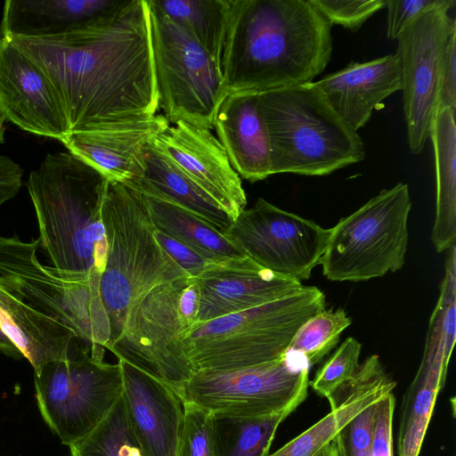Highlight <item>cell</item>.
<instances>
[{"instance_id":"1","label":"cell","mask_w":456,"mask_h":456,"mask_svg":"<svg viewBox=\"0 0 456 456\" xmlns=\"http://www.w3.org/2000/svg\"><path fill=\"white\" fill-rule=\"evenodd\" d=\"M52 82L69 133L159 110L148 0L53 37L11 39Z\"/></svg>"},{"instance_id":"2","label":"cell","mask_w":456,"mask_h":456,"mask_svg":"<svg viewBox=\"0 0 456 456\" xmlns=\"http://www.w3.org/2000/svg\"><path fill=\"white\" fill-rule=\"evenodd\" d=\"M39 239L0 236V328L37 373L81 345L103 360L110 331L98 280H78L42 264Z\"/></svg>"},{"instance_id":"3","label":"cell","mask_w":456,"mask_h":456,"mask_svg":"<svg viewBox=\"0 0 456 456\" xmlns=\"http://www.w3.org/2000/svg\"><path fill=\"white\" fill-rule=\"evenodd\" d=\"M331 28L309 0H233L221 61L226 95L313 82L330 61Z\"/></svg>"},{"instance_id":"4","label":"cell","mask_w":456,"mask_h":456,"mask_svg":"<svg viewBox=\"0 0 456 456\" xmlns=\"http://www.w3.org/2000/svg\"><path fill=\"white\" fill-rule=\"evenodd\" d=\"M108 179L69 151L47 154L27 181L39 246L52 266L79 280H98L108 240L102 208Z\"/></svg>"},{"instance_id":"5","label":"cell","mask_w":456,"mask_h":456,"mask_svg":"<svg viewBox=\"0 0 456 456\" xmlns=\"http://www.w3.org/2000/svg\"><path fill=\"white\" fill-rule=\"evenodd\" d=\"M102 216L108 255L98 293L110 324L109 350L122 334L129 313L148 291L189 275L156 240L145 199L138 190L108 180Z\"/></svg>"},{"instance_id":"6","label":"cell","mask_w":456,"mask_h":456,"mask_svg":"<svg viewBox=\"0 0 456 456\" xmlns=\"http://www.w3.org/2000/svg\"><path fill=\"white\" fill-rule=\"evenodd\" d=\"M271 148V173L330 175L365 158L363 141L313 82L259 93Z\"/></svg>"},{"instance_id":"7","label":"cell","mask_w":456,"mask_h":456,"mask_svg":"<svg viewBox=\"0 0 456 456\" xmlns=\"http://www.w3.org/2000/svg\"><path fill=\"white\" fill-rule=\"evenodd\" d=\"M326 309L324 293L303 288L275 301L195 323L181 341L198 370H229L282 358L297 330Z\"/></svg>"},{"instance_id":"8","label":"cell","mask_w":456,"mask_h":456,"mask_svg":"<svg viewBox=\"0 0 456 456\" xmlns=\"http://www.w3.org/2000/svg\"><path fill=\"white\" fill-rule=\"evenodd\" d=\"M199 297L190 276L154 287L134 306L109 350L170 386L181 399L196 372L181 341L196 322Z\"/></svg>"},{"instance_id":"9","label":"cell","mask_w":456,"mask_h":456,"mask_svg":"<svg viewBox=\"0 0 456 456\" xmlns=\"http://www.w3.org/2000/svg\"><path fill=\"white\" fill-rule=\"evenodd\" d=\"M411 209L409 185L384 189L330 229L320 264L332 281H363L405 263Z\"/></svg>"},{"instance_id":"10","label":"cell","mask_w":456,"mask_h":456,"mask_svg":"<svg viewBox=\"0 0 456 456\" xmlns=\"http://www.w3.org/2000/svg\"><path fill=\"white\" fill-rule=\"evenodd\" d=\"M148 4L159 110L170 124L213 129L226 97L221 66L152 0Z\"/></svg>"},{"instance_id":"11","label":"cell","mask_w":456,"mask_h":456,"mask_svg":"<svg viewBox=\"0 0 456 456\" xmlns=\"http://www.w3.org/2000/svg\"><path fill=\"white\" fill-rule=\"evenodd\" d=\"M122 388L119 363L95 358L89 345L77 346L66 359L49 362L35 373L41 416L68 446L94 428Z\"/></svg>"},{"instance_id":"12","label":"cell","mask_w":456,"mask_h":456,"mask_svg":"<svg viewBox=\"0 0 456 456\" xmlns=\"http://www.w3.org/2000/svg\"><path fill=\"white\" fill-rule=\"evenodd\" d=\"M309 365L291 351L268 363L229 370H198L185 385L181 400L214 414L257 418L289 407L307 397Z\"/></svg>"},{"instance_id":"13","label":"cell","mask_w":456,"mask_h":456,"mask_svg":"<svg viewBox=\"0 0 456 456\" xmlns=\"http://www.w3.org/2000/svg\"><path fill=\"white\" fill-rule=\"evenodd\" d=\"M455 4L454 0H444L419 17L396 39L407 141L413 154L423 151L438 108L443 58L450 37L456 31V20L449 15Z\"/></svg>"},{"instance_id":"14","label":"cell","mask_w":456,"mask_h":456,"mask_svg":"<svg viewBox=\"0 0 456 456\" xmlns=\"http://www.w3.org/2000/svg\"><path fill=\"white\" fill-rule=\"evenodd\" d=\"M224 232L259 265L302 281L320 264L330 229L258 198Z\"/></svg>"},{"instance_id":"15","label":"cell","mask_w":456,"mask_h":456,"mask_svg":"<svg viewBox=\"0 0 456 456\" xmlns=\"http://www.w3.org/2000/svg\"><path fill=\"white\" fill-rule=\"evenodd\" d=\"M0 108L21 130L61 141L69 134L61 102L46 74L13 42L0 38Z\"/></svg>"},{"instance_id":"16","label":"cell","mask_w":456,"mask_h":456,"mask_svg":"<svg viewBox=\"0 0 456 456\" xmlns=\"http://www.w3.org/2000/svg\"><path fill=\"white\" fill-rule=\"evenodd\" d=\"M169 126L156 114L87 126L60 142L108 180L126 183L142 176L148 145Z\"/></svg>"},{"instance_id":"17","label":"cell","mask_w":456,"mask_h":456,"mask_svg":"<svg viewBox=\"0 0 456 456\" xmlns=\"http://www.w3.org/2000/svg\"><path fill=\"white\" fill-rule=\"evenodd\" d=\"M195 281L200 291L195 323L275 301L304 286L300 281L266 269L248 256L218 263Z\"/></svg>"},{"instance_id":"18","label":"cell","mask_w":456,"mask_h":456,"mask_svg":"<svg viewBox=\"0 0 456 456\" xmlns=\"http://www.w3.org/2000/svg\"><path fill=\"white\" fill-rule=\"evenodd\" d=\"M154 141L232 220L245 209L247 196L240 177L209 129L179 121Z\"/></svg>"},{"instance_id":"19","label":"cell","mask_w":456,"mask_h":456,"mask_svg":"<svg viewBox=\"0 0 456 456\" xmlns=\"http://www.w3.org/2000/svg\"><path fill=\"white\" fill-rule=\"evenodd\" d=\"M122 395L141 446L149 456H177L183 424V403L175 390L124 360Z\"/></svg>"},{"instance_id":"20","label":"cell","mask_w":456,"mask_h":456,"mask_svg":"<svg viewBox=\"0 0 456 456\" xmlns=\"http://www.w3.org/2000/svg\"><path fill=\"white\" fill-rule=\"evenodd\" d=\"M330 107L354 131L370 120L389 95L403 89V70L396 53L351 61L345 68L313 82Z\"/></svg>"},{"instance_id":"21","label":"cell","mask_w":456,"mask_h":456,"mask_svg":"<svg viewBox=\"0 0 456 456\" xmlns=\"http://www.w3.org/2000/svg\"><path fill=\"white\" fill-rule=\"evenodd\" d=\"M395 386L396 382L387 372L379 355L368 356L360 362L355 375L328 399L330 411L268 456H315L356 415L393 393Z\"/></svg>"},{"instance_id":"22","label":"cell","mask_w":456,"mask_h":456,"mask_svg":"<svg viewBox=\"0 0 456 456\" xmlns=\"http://www.w3.org/2000/svg\"><path fill=\"white\" fill-rule=\"evenodd\" d=\"M232 168L250 183L271 173V148L261 111L259 93L237 91L226 95L214 124Z\"/></svg>"},{"instance_id":"23","label":"cell","mask_w":456,"mask_h":456,"mask_svg":"<svg viewBox=\"0 0 456 456\" xmlns=\"http://www.w3.org/2000/svg\"><path fill=\"white\" fill-rule=\"evenodd\" d=\"M126 0H7L0 38L61 36L88 27L118 9Z\"/></svg>"},{"instance_id":"24","label":"cell","mask_w":456,"mask_h":456,"mask_svg":"<svg viewBox=\"0 0 456 456\" xmlns=\"http://www.w3.org/2000/svg\"><path fill=\"white\" fill-rule=\"evenodd\" d=\"M456 110L438 106L430 126L436 180V216L431 240L437 252L449 250L456 241Z\"/></svg>"},{"instance_id":"25","label":"cell","mask_w":456,"mask_h":456,"mask_svg":"<svg viewBox=\"0 0 456 456\" xmlns=\"http://www.w3.org/2000/svg\"><path fill=\"white\" fill-rule=\"evenodd\" d=\"M154 140L146 149L142 176L125 183L153 191L224 232L233 220L166 154Z\"/></svg>"},{"instance_id":"26","label":"cell","mask_w":456,"mask_h":456,"mask_svg":"<svg viewBox=\"0 0 456 456\" xmlns=\"http://www.w3.org/2000/svg\"><path fill=\"white\" fill-rule=\"evenodd\" d=\"M447 367L443 352L425 349L419 368L403 397L397 456H419Z\"/></svg>"},{"instance_id":"27","label":"cell","mask_w":456,"mask_h":456,"mask_svg":"<svg viewBox=\"0 0 456 456\" xmlns=\"http://www.w3.org/2000/svg\"><path fill=\"white\" fill-rule=\"evenodd\" d=\"M130 186L143 195L157 231L218 262L247 256L224 232L203 218L153 191Z\"/></svg>"},{"instance_id":"28","label":"cell","mask_w":456,"mask_h":456,"mask_svg":"<svg viewBox=\"0 0 456 456\" xmlns=\"http://www.w3.org/2000/svg\"><path fill=\"white\" fill-rule=\"evenodd\" d=\"M221 66L233 0H152ZM222 68V67H221Z\"/></svg>"},{"instance_id":"29","label":"cell","mask_w":456,"mask_h":456,"mask_svg":"<svg viewBox=\"0 0 456 456\" xmlns=\"http://www.w3.org/2000/svg\"><path fill=\"white\" fill-rule=\"evenodd\" d=\"M296 409L257 418L212 413L215 456H268L279 426Z\"/></svg>"},{"instance_id":"30","label":"cell","mask_w":456,"mask_h":456,"mask_svg":"<svg viewBox=\"0 0 456 456\" xmlns=\"http://www.w3.org/2000/svg\"><path fill=\"white\" fill-rule=\"evenodd\" d=\"M69 448V456H149L132 428L122 393L94 428Z\"/></svg>"},{"instance_id":"31","label":"cell","mask_w":456,"mask_h":456,"mask_svg":"<svg viewBox=\"0 0 456 456\" xmlns=\"http://www.w3.org/2000/svg\"><path fill=\"white\" fill-rule=\"evenodd\" d=\"M351 323L344 309H325L301 326L289 351L301 355L309 367L315 365L338 345L340 335Z\"/></svg>"},{"instance_id":"32","label":"cell","mask_w":456,"mask_h":456,"mask_svg":"<svg viewBox=\"0 0 456 456\" xmlns=\"http://www.w3.org/2000/svg\"><path fill=\"white\" fill-rule=\"evenodd\" d=\"M361 351L362 345L357 339L346 338L316 371L309 386L318 395L330 399L355 375Z\"/></svg>"},{"instance_id":"33","label":"cell","mask_w":456,"mask_h":456,"mask_svg":"<svg viewBox=\"0 0 456 456\" xmlns=\"http://www.w3.org/2000/svg\"><path fill=\"white\" fill-rule=\"evenodd\" d=\"M183 424L177 456H215L213 414L182 401Z\"/></svg>"},{"instance_id":"34","label":"cell","mask_w":456,"mask_h":456,"mask_svg":"<svg viewBox=\"0 0 456 456\" xmlns=\"http://www.w3.org/2000/svg\"><path fill=\"white\" fill-rule=\"evenodd\" d=\"M309 1L332 26L338 24L351 31L358 30L368 19L386 6L385 0Z\"/></svg>"},{"instance_id":"35","label":"cell","mask_w":456,"mask_h":456,"mask_svg":"<svg viewBox=\"0 0 456 456\" xmlns=\"http://www.w3.org/2000/svg\"><path fill=\"white\" fill-rule=\"evenodd\" d=\"M378 402L363 409L340 432L346 456H372Z\"/></svg>"},{"instance_id":"36","label":"cell","mask_w":456,"mask_h":456,"mask_svg":"<svg viewBox=\"0 0 456 456\" xmlns=\"http://www.w3.org/2000/svg\"><path fill=\"white\" fill-rule=\"evenodd\" d=\"M444 0H387L386 6L387 36L397 37L427 11L441 4Z\"/></svg>"},{"instance_id":"37","label":"cell","mask_w":456,"mask_h":456,"mask_svg":"<svg viewBox=\"0 0 456 456\" xmlns=\"http://www.w3.org/2000/svg\"><path fill=\"white\" fill-rule=\"evenodd\" d=\"M156 240L166 253L191 277L196 278L218 262L200 251L157 231ZM232 260V259H231ZM229 261V260H228Z\"/></svg>"},{"instance_id":"38","label":"cell","mask_w":456,"mask_h":456,"mask_svg":"<svg viewBox=\"0 0 456 456\" xmlns=\"http://www.w3.org/2000/svg\"><path fill=\"white\" fill-rule=\"evenodd\" d=\"M395 398L393 393L378 402L373 435L372 456H394L393 418Z\"/></svg>"},{"instance_id":"39","label":"cell","mask_w":456,"mask_h":456,"mask_svg":"<svg viewBox=\"0 0 456 456\" xmlns=\"http://www.w3.org/2000/svg\"><path fill=\"white\" fill-rule=\"evenodd\" d=\"M438 106L456 110V31L450 37L443 58Z\"/></svg>"},{"instance_id":"40","label":"cell","mask_w":456,"mask_h":456,"mask_svg":"<svg viewBox=\"0 0 456 456\" xmlns=\"http://www.w3.org/2000/svg\"><path fill=\"white\" fill-rule=\"evenodd\" d=\"M22 177L21 167L11 158L0 155V207L19 192Z\"/></svg>"},{"instance_id":"41","label":"cell","mask_w":456,"mask_h":456,"mask_svg":"<svg viewBox=\"0 0 456 456\" xmlns=\"http://www.w3.org/2000/svg\"><path fill=\"white\" fill-rule=\"evenodd\" d=\"M0 351L11 357L20 358L22 354L0 328Z\"/></svg>"},{"instance_id":"42","label":"cell","mask_w":456,"mask_h":456,"mask_svg":"<svg viewBox=\"0 0 456 456\" xmlns=\"http://www.w3.org/2000/svg\"><path fill=\"white\" fill-rule=\"evenodd\" d=\"M315 456H338L337 439L323 447Z\"/></svg>"},{"instance_id":"43","label":"cell","mask_w":456,"mask_h":456,"mask_svg":"<svg viewBox=\"0 0 456 456\" xmlns=\"http://www.w3.org/2000/svg\"><path fill=\"white\" fill-rule=\"evenodd\" d=\"M6 118L0 108V143L4 141V122Z\"/></svg>"},{"instance_id":"44","label":"cell","mask_w":456,"mask_h":456,"mask_svg":"<svg viewBox=\"0 0 456 456\" xmlns=\"http://www.w3.org/2000/svg\"><path fill=\"white\" fill-rule=\"evenodd\" d=\"M338 444V456H346L340 434L336 437Z\"/></svg>"}]
</instances>
